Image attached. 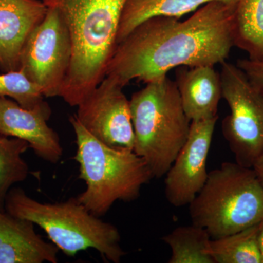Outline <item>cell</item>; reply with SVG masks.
I'll return each mask as SVG.
<instances>
[{
	"label": "cell",
	"mask_w": 263,
	"mask_h": 263,
	"mask_svg": "<svg viewBox=\"0 0 263 263\" xmlns=\"http://www.w3.org/2000/svg\"><path fill=\"white\" fill-rule=\"evenodd\" d=\"M217 117L192 122L187 140L166 174L164 195L173 206L190 205L203 187Z\"/></svg>",
	"instance_id": "obj_10"
},
{
	"label": "cell",
	"mask_w": 263,
	"mask_h": 263,
	"mask_svg": "<svg viewBox=\"0 0 263 263\" xmlns=\"http://www.w3.org/2000/svg\"><path fill=\"white\" fill-rule=\"evenodd\" d=\"M213 1L236 5L238 0H126L118 30L117 44L148 18L159 15L181 18Z\"/></svg>",
	"instance_id": "obj_15"
},
{
	"label": "cell",
	"mask_w": 263,
	"mask_h": 263,
	"mask_svg": "<svg viewBox=\"0 0 263 263\" xmlns=\"http://www.w3.org/2000/svg\"><path fill=\"white\" fill-rule=\"evenodd\" d=\"M257 243L261 256V263H263V218L258 223V231H257Z\"/></svg>",
	"instance_id": "obj_23"
},
{
	"label": "cell",
	"mask_w": 263,
	"mask_h": 263,
	"mask_svg": "<svg viewBox=\"0 0 263 263\" xmlns=\"http://www.w3.org/2000/svg\"><path fill=\"white\" fill-rule=\"evenodd\" d=\"M70 122L76 136L79 178L86 183L84 191L76 197L79 202L101 217L118 200H136L143 186L154 179L146 162L134 151L114 148L99 141L75 116L70 117Z\"/></svg>",
	"instance_id": "obj_3"
},
{
	"label": "cell",
	"mask_w": 263,
	"mask_h": 263,
	"mask_svg": "<svg viewBox=\"0 0 263 263\" xmlns=\"http://www.w3.org/2000/svg\"><path fill=\"white\" fill-rule=\"evenodd\" d=\"M257 231L258 224L212 239L211 253L214 263H261Z\"/></svg>",
	"instance_id": "obj_18"
},
{
	"label": "cell",
	"mask_w": 263,
	"mask_h": 263,
	"mask_svg": "<svg viewBox=\"0 0 263 263\" xmlns=\"http://www.w3.org/2000/svg\"><path fill=\"white\" fill-rule=\"evenodd\" d=\"M212 239L205 228L194 224L178 227L162 237L171 249L169 263H214L211 253Z\"/></svg>",
	"instance_id": "obj_17"
},
{
	"label": "cell",
	"mask_w": 263,
	"mask_h": 263,
	"mask_svg": "<svg viewBox=\"0 0 263 263\" xmlns=\"http://www.w3.org/2000/svg\"><path fill=\"white\" fill-rule=\"evenodd\" d=\"M51 114L50 106L27 109L0 96V135L24 140L38 157L57 163L63 149L58 133L48 126Z\"/></svg>",
	"instance_id": "obj_11"
},
{
	"label": "cell",
	"mask_w": 263,
	"mask_h": 263,
	"mask_svg": "<svg viewBox=\"0 0 263 263\" xmlns=\"http://www.w3.org/2000/svg\"><path fill=\"white\" fill-rule=\"evenodd\" d=\"M5 209L42 228L52 243L68 257L89 249H95L114 263L120 262L126 255L117 227L91 214L76 197L43 203L28 196L22 189L11 188Z\"/></svg>",
	"instance_id": "obj_4"
},
{
	"label": "cell",
	"mask_w": 263,
	"mask_h": 263,
	"mask_svg": "<svg viewBox=\"0 0 263 263\" xmlns=\"http://www.w3.org/2000/svg\"><path fill=\"white\" fill-rule=\"evenodd\" d=\"M192 222L212 239L255 226L263 218V188L252 167L224 162L209 172L206 182L190 202Z\"/></svg>",
	"instance_id": "obj_6"
},
{
	"label": "cell",
	"mask_w": 263,
	"mask_h": 263,
	"mask_svg": "<svg viewBox=\"0 0 263 263\" xmlns=\"http://www.w3.org/2000/svg\"><path fill=\"white\" fill-rule=\"evenodd\" d=\"M68 28L72 54L60 98L77 107L105 77L126 0H43Z\"/></svg>",
	"instance_id": "obj_2"
},
{
	"label": "cell",
	"mask_w": 263,
	"mask_h": 263,
	"mask_svg": "<svg viewBox=\"0 0 263 263\" xmlns=\"http://www.w3.org/2000/svg\"><path fill=\"white\" fill-rule=\"evenodd\" d=\"M124 86L105 76L96 89L78 105L75 117L99 141L114 148L133 150L135 136L129 100Z\"/></svg>",
	"instance_id": "obj_9"
},
{
	"label": "cell",
	"mask_w": 263,
	"mask_h": 263,
	"mask_svg": "<svg viewBox=\"0 0 263 263\" xmlns=\"http://www.w3.org/2000/svg\"><path fill=\"white\" fill-rule=\"evenodd\" d=\"M175 81L183 110L191 122L217 117L222 95L220 73L214 67H178Z\"/></svg>",
	"instance_id": "obj_14"
},
{
	"label": "cell",
	"mask_w": 263,
	"mask_h": 263,
	"mask_svg": "<svg viewBox=\"0 0 263 263\" xmlns=\"http://www.w3.org/2000/svg\"><path fill=\"white\" fill-rule=\"evenodd\" d=\"M236 65L263 94V61H254L249 58L240 59L237 61Z\"/></svg>",
	"instance_id": "obj_21"
},
{
	"label": "cell",
	"mask_w": 263,
	"mask_h": 263,
	"mask_svg": "<svg viewBox=\"0 0 263 263\" xmlns=\"http://www.w3.org/2000/svg\"><path fill=\"white\" fill-rule=\"evenodd\" d=\"M32 221L0 211V263L58 262V247L36 233Z\"/></svg>",
	"instance_id": "obj_13"
},
{
	"label": "cell",
	"mask_w": 263,
	"mask_h": 263,
	"mask_svg": "<svg viewBox=\"0 0 263 263\" xmlns=\"http://www.w3.org/2000/svg\"><path fill=\"white\" fill-rule=\"evenodd\" d=\"M220 65L221 95L230 110L221 131L237 163L252 167L263 152V94L237 65Z\"/></svg>",
	"instance_id": "obj_7"
},
{
	"label": "cell",
	"mask_w": 263,
	"mask_h": 263,
	"mask_svg": "<svg viewBox=\"0 0 263 263\" xmlns=\"http://www.w3.org/2000/svg\"><path fill=\"white\" fill-rule=\"evenodd\" d=\"M135 153L154 178L165 176L187 140L191 121L183 110L176 81L167 75L146 83L129 100Z\"/></svg>",
	"instance_id": "obj_5"
},
{
	"label": "cell",
	"mask_w": 263,
	"mask_h": 263,
	"mask_svg": "<svg viewBox=\"0 0 263 263\" xmlns=\"http://www.w3.org/2000/svg\"><path fill=\"white\" fill-rule=\"evenodd\" d=\"M234 46L249 60L263 61V0H238L233 24Z\"/></svg>",
	"instance_id": "obj_16"
},
{
	"label": "cell",
	"mask_w": 263,
	"mask_h": 263,
	"mask_svg": "<svg viewBox=\"0 0 263 263\" xmlns=\"http://www.w3.org/2000/svg\"><path fill=\"white\" fill-rule=\"evenodd\" d=\"M235 5L213 1L185 20L154 16L142 22L118 43L107 67L123 86L146 84L173 69L221 65L234 47Z\"/></svg>",
	"instance_id": "obj_1"
},
{
	"label": "cell",
	"mask_w": 263,
	"mask_h": 263,
	"mask_svg": "<svg viewBox=\"0 0 263 263\" xmlns=\"http://www.w3.org/2000/svg\"><path fill=\"white\" fill-rule=\"evenodd\" d=\"M252 168L255 171L256 174H257V177H258L263 188V152L259 155L258 158L254 162Z\"/></svg>",
	"instance_id": "obj_22"
},
{
	"label": "cell",
	"mask_w": 263,
	"mask_h": 263,
	"mask_svg": "<svg viewBox=\"0 0 263 263\" xmlns=\"http://www.w3.org/2000/svg\"><path fill=\"white\" fill-rule=\"evenodd\" d=\"M48 8L40 0H0V69L18 71L26 41Z\"/></svg>",
	"instance_id": "obj_12"
},
{
	"label": "cell",
	"mask_w": 263,
	"mask_h": 263,
	"mask_svg": "<svg viewBox=\"0 0 263 263\" xmlns=\"http://www.w3.org/2000/svg\"><path fill=\"white\" fill-rule=\"evenodd\" d=\"M70 32L57 10L46 16L26 41L19 71L41 90L45 98L61 96L72 59Z\"/></svg>",
	"instance_id": "obj_8"
},
{
	"label": "cell",
	"mask_w": 263,
	"mask_h": 263,
	"mask_svg": "<svg viewBox=\"0 0 263 263\" xmlns=\"http://www.w3.org/2000/svg\"><path fill=\"white\" fill-rule=\"evenodd\" d=\"M0 96L13 99L27 109L49 106L39 88L19 70L0 74Z\"/></svg>",
	"instance_id": "obj_20"
},
{
	"label": "cell",
	"mask_w": 263,
	"mask_h": 263,
	"mask_svg": "<svg viewBox=\"0 0 263 263\" xmlns=\"http://www.w3.org/2000/svg\"><path fill=\"white\" fill-rule=\"evenodd\" d=\"M29 148L24 140L0 135V211L5 210V199L12 186L28 177L29 166L22 155Z\"/></svg>",
	"instance_id": "obj_19"
}]
</instances>
